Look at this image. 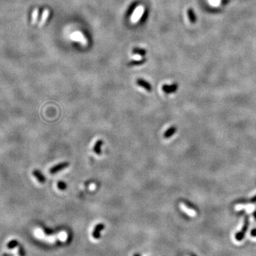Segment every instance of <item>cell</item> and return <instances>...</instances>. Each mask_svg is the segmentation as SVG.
<instances>
[{
  "label": "cell",
  "mask_w": 256,
  "mask_h": 256,
  "mask_svg": "<svg viewBox=\"0 0 256 256\" xmlns=\"http://www.w3.org/2000/svg\"><path fill=\"white\" fill-rule=\"evenodd\" d=\"M132 52H133L134 54H140V55H141V56H144V55H145V54H146V51L145 50V49H140V48L134 49Z\"/></svg>",
  "instance_id": "5bb4252c"
},
{
  "label": "cell",
  "mask_w": 256,
  "mask_h": 256,
  "mask_svg": "<svg viewBox=\"0 0 256 256\" xmlns=\"http://www.w3.org/2000/svg\"><path fill=\"white\" fill-rule=\"evenodd\" d=\"M71 39L74 41H76L82 44L83 46H86L88 44V40L81 31H75L72 33L71 35Z\"/></svg>",
  "instance_id": "3957f363"
},
{
  "label": "cell",
  "mask_w": 256,
  "mask_h": 256,
  "mask_svg": "<svg viewBox=\"0 0 256 256\" xmlns=\"http://www.w3.org/2000/svg\"><path fill=\"white\" fill-rule=\"evenodd\" d=\"M19 243L16 240H11L8 243V248H14L18 246Z\"/></svg>",
  "instance_id": "e0dca14e"
},
{
  "label": "cell",
  "mask_w": 256,
  "mask_h": 256,
  "mask_svg": "<svg viewBox=\"0 0 256 256\" xmlns=\"http://www.w3.org/2000/svg\"><path fill=\"white\" fill-rule=\"evenodd\" d=\"M133 256H140V255H138V254H134V255Z\"/></svg>",
  "instance_id": "7402d4cb"
},
{
  "label": "cell",
  "mask_w": 256,
  "mask_h": 256,
  "mask_svg": "<svg viewBox=\"0 0 256 256\" xmlns=\"http://www.w3.org/2000/svg\"><path fill=\"white\" fill-rule=\"evenodd\" d=\"M251 202H256V196H254L253 198L251 199Z\"/></svg>",
  "instance_id": "ffe728a7"
},
{
  "label": "cell",
  "mask_w": 256,
  "mask_h": 256,
  "mask_svg": "<svg viewBox=\"0 0 256 256\" xmlns=\"http://www.w3.org/2000/svg\"><path fill=\"white\" fill-rule=\"evenodd\" d=\"M102 144H103V142L101 140H98V141H96L93 147V151L96 154H101V146L102 145Z\"/></svg>",
  "instance_id": "30bf717a"
},
{
  "label": "cell",
  "mask_w": 256,
  "mask_h": 256,
  "mask_svg": "<svg viewBox=\"0 0 256 256\" xmlns=\"http://www.w3.org/2000/svg\"><path fill=\"white\" fill-rule=\"evenodd\" d=\"M49 9H44V11H43V14H42V17H41V22H40V26H43V24H45V22H46L47 19H48V17L49 16Z\"/></svg>",
  "instance_id": "7c38bea8"
},
{
  "label": "cell",
  "mask_w": 256,
  "mask_h": 256,
  "mask_svg": "<svg viewBox=\"0 0 256 256\" xmlns=\"http://www.w3.org/2000/svg\"><path fill=\"white\" fill-rule=\"evenodd\" d=\"M248 225H249L248 219V218H246V219H245V221H244L243 226L241 231L237 233L236 235V238L237 240H239V241H240V240H243V238H244L245 235H246V231H247V230H248Z\"/></svg>",
  "instance_id": "5b68a950"
},
{
  "label": "cell",
  "mask_w": 256,
  "mask_h": 256,
  "mask_svg": "<svg viewBox=\"0 0 256 256\" xmlns=\"http://www.w3.org/2000/svg\"><path fill=\"white\" fill-rule=\"evenodd\" d=\"M37 236H39V238H45V240H46V241H48L49 243H54L55 241H56V240H60V241H62V242H65V241H66V240H67V238H68V235L66 232H61V233H60L59 234L56 235V236H46L44 233L41 231V232H39V233H38Z\"/></svg>",
  "instance_id": "6da1fadb"
},
{
  "label": "cell",
  "mask_w": 256,
  "mask_h": 256,
  "mask_svg": "<svg viewBox=\"0 0 256 256\" xmlns=\"http://www.w3.org/2000/svg\"><path fill=\"white\" fill-rule=\"evenodd\" d=\"M38 14H39V9H36L34 11V13H33V22H34V23H35L36 22H37V19H38Z\"/></svg>",
  "instance_id": "ac0fdd59"
},
{
  "label": "cell",
  "mask_w": 256,
  "mask_h": 256,
  "mask_svg": "<svg viewBox=\"0 0 256 256\" xmlns=\"http://www.w3.org/2000/svg\"><path fill=\"white\" fill-rule=\"evenodd\" d=\"M251 236H256V229H253V230L251 231Z\"/></svg>",
  "instance_id": "d6986e66"
},
{
  "label": "cell",
  "mask_w": 256,
  "mask_h": 256,
  "mask_svg": "<svg viewBox=\"0 0 256 256\" xmlns=\"http://www.w3.org/2000/svg\"><path fill=\"white\" fill-rule=\"evenodd\" d=\"M188 16L189 17V20L191 21V22L194 23L196 22V15L194 14V11L191 9H189V10H188Z\"/></svg>",
  "instance_id": "4fadbf2b"
},
{
  "label": "cell",
  "mask_w": 256,
  "mask_h": 256,
  "mask_svg": "<svg viewBox=\"0 0 256 256\" xmlns=\"http://www.w3.org/2000/svg\"><path fill=\"white\" fill-rule=\"evenodd\" d=\"M104 228H105V225L102 224V223H99V224L96 225V227H95L94 230L92 233L93 238L96 239V240H98L100 236V232L101 231L104 230Z\"/></svg>",
  "instance_id": "8992f818"
},
{
  "label": "cell",
  "mask_w": 256,
  "mask_h": 256,
  "mask_svg": "<svg viewBox=\"0 0 256 256\" xmlns=\"http://www.w3.org/2000/svg\"><path fill=\"white\" fill-rule=\"evenodd\" d=\"M254 218H255V219L256 220V211L254 213Z\"/></svg>",
  "instance_id": "44dd1931"
},
{
  "label": "cell",
  "mask_w": 256,
  "mask_h": 256,
  "mask_svg": "<svg viewBox=\"0 0 256 256\" xmlns=\"http://www.w3.org/2000/svg\"><path fill=\"white\" fill-rule=\"evenodd\" d=\"M178 89V85L174 83L172 85H164L162 86V90L166 93H172L176 92Z\"/></svg>",
  "instance_id": "ba28073f"
},
{
  "label": "cell",
  "mask_w": 256,
  "mask_h": 256,
  "mask_svg": "<svg viewBox=\"0 0 256 256\" xmlns=\"http://www.w3.org/2000/svg\"><path fill=\"white\" fill-rule=\"evenodd\" d=\"M32 174H33V175L35 176V178L37 179L39 182L41 184L45 183L46 181V178L45 176H43V174L41 173V172H40L39 170L38 169H34L33 171V172H32Z\"/></svg>",
  "instance_id": "9c48e42d"
},
{
  "label": "cell",
  "mask_w": 256,
  "mask_h": 256,
  "mask_svg": "<svg viewBox=\"0 0 256 256\" xmlns=\"http://www.w3.org/2000/svg\"><path fill=\"white\" fill-rule=\"evenodd\" d=\"M132 60H133V61H142V60H145V59H143V58H142V56L140 54H134L133 56L132 57Z\"/></svg>",
  "instance_id": "2e32d148"
},
{
  "label": "cell",
  "mask_w": 256,
  "mask_h": 256,
  "mask_svg": "<svg viewBox=\"0 0 256 256\" xmlns=\"http://www.w3.org/2000/svg\"><path fill=\"white\" fill-rule=\"evenodd\" d=\"M68 166H69V162H63L59 163V164H56L55 166H53V167H51L50 169H49V173L52 174L58 173V172H59L60 171L67 168Z\"/></svg>",
  "instance_id": "277c9868"
},
{
  "label": "cell",
  "mask_w": 256,
  "mask_h": 256,
  "mask_svg": "<svg viewBox=\"0 0 256 256\" xmlns=\"http://www.w3.org/2000/svg\"><path fill=\"white\" fill-rule=\"evenodd\" d=\"M176 132V127H174V126L171 127V128H169L168 130L164 132V137L166 138V139H168V138H170L171 137L173 136L174 134H175Z\"/></svg>",
  "instance_id": "8fae6325"
},
{
  "label": "cell",
  "mask_w": 256,
  "mask_h": 256,
  "mask_svg": "<svg viewBox=\"0 0 256 256\" xmlns=\"http://www.w3.org/2000/svg\"><path fill=\"white\" fill-rule=\"evenodd\" d=\"M145 8L143 5H139L134 9L133 13H132L130 18V20L132 24H136V23H137L141 19L142 16H143L144 13H145Z\"/></svg>",
  "instance_id": "7a4b0ae2"
},
{
  "label": "cell",
  "mask_w": 256,
  "mask_h": 256,
  "mask_svg": "<svg viewBox=\"0 0 256 256\" xmlns=\"http://www.w3.org/2000/svg\"><path fill=\"white\" fill-rule=\"evenodd\" d=\"M58 188L60 189V190L64 191L66 190V188H67V185H66V184L64 181H59L58 182Z\"/></svg>",
  "instance_id": "9a60e30c"
},
{
  "label": "cell",
  "mask_w": 256,
  "mask_h": 256,
  "mask_svg": "<svg viewBox=\"0 0 256 256\" xmlns=\"http://www.w3.org/2000/svg\"><path fill=\"white\" fill-rule=\"evenodd\" d=\"M137 84L139 85V86L142 87V88H143L145 90H147V92H151L152 89V88L150 83H148L147 81H146L145 80L142 78L137 79Z\"/></svg>",
  "instance_id": "52a82bcc"
}]
</instances>
